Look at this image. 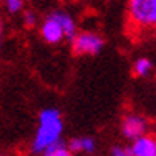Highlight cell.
Instances as JSON below:
<instances>
[{
  "label": "cell",
  "instance_id": "1",
  "mask_svg": "<svg viewBox=\"0 0 156 156\" xmlns=\"http://www.w3.org/2000/svg\"><path fill=\"white\" fill-rule=\"evenodd\" d=\"M62 118L59 110L56 108H45L40 112L38 116V127L35 132L32 142L34 153H43L49 145L61 139L62 134Z\"/></svg>",
  "mask_w": 156,
  "mask_h": 156
},
{
  "label": "cell",
  "instance_id": "2",
  "mask_svg": "<svg viewBox=\"0 0 156 156\" xmlns=\"http://www.w3.org/2000/svg\"><path fill=\"white\" fill-rule=\"evenodd\" d=\"M127 15L134 26L154 27V2L153 0H127Z\"/></svg>",
  "mask_w": 156,
  "mask_h": 156
},
{
  "label": "cell",
  "instance_id": "3",
  "mask_svg": "<svg viewBox=\"0 0 156 156\" xmlns=\"http://www.w3.org/2000/svg\"><path fill=\"white\" fill-rule=\"evenodd\" d=\"M104 48V38L96 32H80L72 38V51L75 56H94Z\"/></svg>",
  "mask_w": 156,
  "mask_h": 156
},
{
  "label": "cell",
  "instance_id": "4",
  "mask_svg": "<svg viewBox=\"0 0 156 156\" xmlns=\"http://www.w3.org/2000/svg\"><path fill=\"white\" fill-rule=\"evenodd\" d=\"M148 131V121L147 118L136 115V113H129L123 118V123H121V132L126 139H137L140 136L147 134Z\"/></svg>",
  "mask_w": 156,
  "mask_h": 156
},
{
  "label": "cell",
  "instance_id": "5",
  "mask_svg": "<svg viewBox=\"0 0 156 156\" xmlns=\"http://www.w3.org/2000/svg\"><path fill=\"white\" fill-rule=\"evenodd\" d=\"M40 35L46 43H51V45H56V43H59V41H62L66 38L61 24L51 15H48L46 19L43 21V24L40 27Z\"/></svg>",
  "mask_w": 156,
  "mask_h": 156
},
{
  "label": "cell",
  "instance_id": "6",
  "mask_svg": "<svg viewBox=\"0 0 156 156\" xmlns=\"http://www.w3.org/2000/svg\"><path fill=\"white\" fill-rule=\"evenodd\" d=\"M129 148L134 156H156V139L148 134H144L134 139Z\"/></svg>",
  "mask_w": 156,
  "mask_h": 156
},
{
  "label": "cell",
  "instance_id": "7",
  "mask_svg": "<svg viewBox=\"0 0 156 156\" xmlns=\"http://www.w3.org/2000/svg\"><path fill=\"white\" fill-rule=\"evenodd\" d=\"M49 15H51L61 24L62 30H64V35H66V37L72 41V38L78 34L76 32V24H75L73 18L70 16L69 13H66V11H53V13H49Z\"/></svg>",
  "mask_w": 156,
  "mask_h": 156
},
{
  "label": "cell",
  "instance_id": "8",
  "mask_svg": "<svg viewBox=\"0 0 156 156\" xmlns=\"http://www.w3.org/2000/svg\"><path fill=\"white\" fill-rule=\"evenodd\" d=\"M43 156H73V153L69 150V147L59 139L58 142H54L53 145H49L46 150L43 151Z\"/></svg>",
  "mask_w": 156,
  "mask_h": 156
},
{
  "label": "cell",
  "instance_id": "9",
  "mask_svg": "<svg viewBox=\"0 0 156 156\" xmlns=\"http://www.w3.org/2000/svg\"><path fill=\"white\" fill-rule=\"evenodd\" d=\"M153 70V64L150 59L147 58H140L137 59L136 62H134V67H132V73L136 76H147L150 75Z\"/></svg>",
  "mask_w": 156,
  "mask_h": 156
},
{
  "label": "cell",
  "instance_id": "10",
  "mask_svg": "<svg viewBox=\"0 0 156 156\" xmlns=\"http://www.w3.org/2000/svg\"><path fill=\"white\" fill-rule=\"evenodd\" d=\"M3 2H5L6 11L11 13V15L19 13L21 10H23V6H24V0H3Z\"/></svg>",
  "mask_w": 156,
  "mask_h": 156
},
{
  "label": "cell",
  "instance_id": "11",
  "mask_svg": "<svg viewBox=\"0 0 156 156\" xmlns=\"http://www.w3.org/2000/svg\"><path fill=\"white\" fill-rule=\"evenodd\" d=\"M81 139V153H93L96 150V142L91 137H80Z\"/></svg>",
  "mask_w": 156,
  "mask_h": 156
},
{
  "label": "cell",
  "instance_id": "12",
  "mask_svg": "<svg viewBox=\"0 0 156 156\" xmlns=\"http://www.w3.org/2000/svg\"><path fill=\"white\" fill-rule=\"evenodd\" d=\"M35 24H37V16H35V13L34 11H26L24 13V26L30 29Z\"/></svg>",
  "mask_w": 156,
  "mask_h": 156
},
{
  "label": "cell",
  "instance_id": "13",
  "mask_svg": "<svg viewBox=\"0 0 156 156\" xmlns=\"http://www.w3.org/2000/svg\"><path fill=\"white\" fill-rule=\"evenodd\" d=\"M69 150L72 151V153H80L81 151V139H78V137H75V139H72L69 142Z\"/></svg>",
  "mask_w": 156,
  "mask_h": 156
},
{
  "label": "cell",
  "instance_id": "14",
  "mask_svg": "<svg viewBox=\"0 0 156 156\" xmlns=\"http://www.w3.org/2000/svg\"><path fill=\"white\" fill-rule=\"evenodd\" d=\"M112 156H134L131 148H119V147H115L112 150Z\"/></svg>",
  "mask_w": 156,
  "mask_h": 156
},
{
  "label": "cell",
  "instance_id": "15",
  "mask_svg": "<svg viewBox=\"0 0 156 156\" xmlns=\"http://www.w3.org/2000/svg\"><path fill=\"white\" fill-rule=\"evenodd\" d=\"M2 45H3V23L0 21V49H2Z\"/></svg>",
  "mask_w": 156,
  "mask_h": 156
},
{
  "label": "cell",
  "instance_id": "16",
  "mask_svg": "<svg viewBox=\"0 0 156 156\" xmlns=\"http://www.w3.org/2000/svg\"><path fill=\"white\" fill-rule=\"evenodd\" d=\"M154 2V27H156V0H153Z\"/></svg>",
  "mask_w": 156,
  "mask_h": 156
},
{
  "label": "cell",
  "instance_id": "17",
  "mask_svg": "<svg viewBox=\"0 0 156 156\" xmlns=\"http://www.w3.org/2000/svg\"><path fill=\"white\" fill-rule=\"evenodd\" d=\"M0 156H5V154H0Z\"/></svg>",
  "mask_w": 156,
  "mask_h": 156
}]
</instances>
